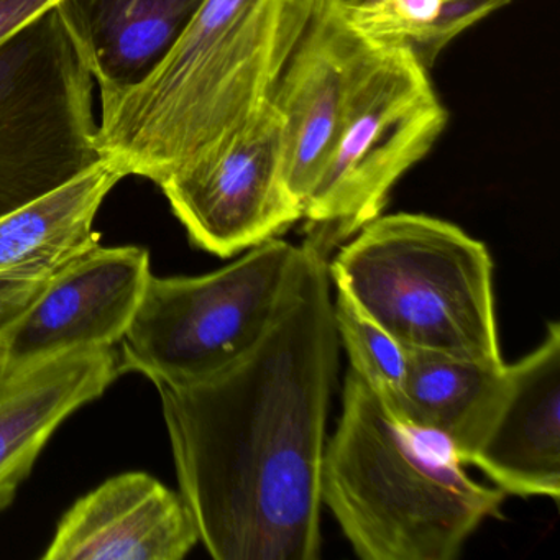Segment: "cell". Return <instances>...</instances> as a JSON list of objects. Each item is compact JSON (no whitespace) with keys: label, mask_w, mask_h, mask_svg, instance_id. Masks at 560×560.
<instances>
[{"label":"cell","mask_w":560,"mask_h":560,"mask_svg":"<svg viewBox=\"0 0 560 560\" xmlns=\"http://www.w3.org/2000/svg\"><path fill=\"white\" fill-rule=\"evenodd\" d=\"M506 363L490 365L429 350H408L405 383L392 409L402 421L438 432L467 460L503 388Z\"/></svg>","instance_id":"obj_16"},{"label":"cell","mask_w":560,"mask_h":560,"mask_svg":"<svg viewBox=\"0 0 560 560\" xmlns=\"http://www.w3.org/2000/svg\"><path fill=\"white\" fill-rule=\"evenodd\" d=\"M511 0H442L434 21L408 45L418 60L431 70L441 51L462 32L500 11Z\"/></svg>","instance_id":"obj_19"},{"label":"cell","mask_w":560,"mask_h":560,"mask_svg":"<svg viewBox=\"0 0 560 560\" xmlns=\"http://www.w3.org/2000/svg\"><path fill=\"white\" fill-rule=\"evenodd\" d=\"M206 0H57L61 21L86 61L100 96L145 80Z\"/></svg>","instance_id":"obj_14"},{"label":"cell","mask_w":560,"mask_h":560,"mask_svg":"<svg viewBox=\"0 0 560 560\" xmlns=\"http://www.w3.org/2000/svg\"><path fill=\"white\" fill-rule=\"evenodd\" d=\"M316 5L206 0L145 80L100 96L104 159L160 185L214 150L270 100Z\"/></svg>","instance_id":"obj_2"},{"label":"cell","mask_w":560,"mask_h":560,"mask_svg":"<svg viewBox=\"0 0 560 560\" xmlns=\"http://www.w3.org/2000/svg\"><path fill=\"white\" fill-rule=\"evenodd\" d=\"M4 365H2V359H0V383L4 382Z\"/></svg>","instance_id":"obj_23"},{"label":"cell","mask_w":560,"mask_h":560,"mask_svg":"<svg viewBox=\"0 0 560 560\" xmlns=\"http://www.w3.org/2000/svg\"><path fill=\"white\" fill-rule=\"evenodd\" d=\"M447 110L402 44L366 38L332 153L304 201L303 245L329 258L383 214L396 183L431 152Z\"/></svg>","instance_id":"obj_5"},{"label":"cell","mask_w":560,"mask_h":560,"mask_svg":"<svg viewBox=\"0 0 560 560\" xmlns=\"http://www.w3.org/2000/svg\"><path fill=\"white\" fill-rule=\"evenodd\" d=\"M198 542L182 493L145 471H127L65 513L44 559L182 560Z\"/></svg>","instance_id":"obj_12"},{"label":"cell","mask_w":560,"mask_h":560,"mask_svg":"<svg viewBox=\"0 0 560 560\" xmlns=\"http://www.w3.org/2000/svg\"><path fill=\"white\" fill-rule=\"evenodd\" d=\"M140 247H96L48 278L27 310L0 336L4 375L74 350L119 343L149 284Z\"/></svg>","instance_id":"obj_9"},{"label":"cell","mask_w":560,"mask_h":560,"mask_svg":"<svg viewBox=\"0 0 560 560\" xmlns=\"http://www.w3.org/2000/svg\"><path fill=\"white\" fill-rule=\"evenodd\" d=\"M337 337L357 373L386 405L395 409L408 366V349L363 314L346 294L334 301Z\"/></svg>","instance_id":"obj_17"},{"label":"cell","mask_w":560,"mask_h":560,"mask_svg":"<svg viewBox=\"0 0 560 560\" xmlns=\"http://www.w3.org/2000/svg\"><path fill=\"white\" fill-rule=\"evenodd\" d=\"M342 2L346 8L355 9L375 4V2H378V0H342Z\"/></svg>","instance_id":"obj_22"},{"label":"cell","mask_w":560,"mask_h":560,"mask_svg":"<svg viewBox=\"0 0 560 560\" xmlns=\"http://www.w3.org/2000/svg\"><path fill=\"white\" fill-rule=\"evenodd\" d=\"M159 186L191 244L221 258L303 221V205L284 178L283 120L270 100L214 150Z\"/></svg>","instance_id":"obj_8"},{"label":"cell","mask_w":560,"mask_h":560,"mask_svg":"<svg viewBox=\"0 0 560 560\" xmlns=\"http://www.w3.org/2000/svg\"><path fill=\"white\" fill-rule=\"evenodd\" d=\"M365 44L342 0H317L271 90L270 103L283 120L284 178L303 208L336 145Z\"/></svg>","instance_id":"obj_10"},{"label":"cell","mask_w":560,"mask_h":560,"mask_svg":"<svg viewBox=\"0 0 560 560\" xmlns=\"http://www.w3.org/2000/svg\"><path fill=\"white\" fill-rule=\"evenodd\" d=\"M127 178L110 162L97 165L54 191L0 218V280L44 283L100 247L97 212Z\"/></svg>","instance_id":"obj_15"},{"label":"cell","mask_w":560,"mask_h":560,"mask_svg":"<svg viewBox=\"0 0 560 560\" xmlns=\"http://www.w3.org/2000/svg\"><path fill=\"white\" fill-rule=\"evenodd\" d=\"M442 0H378L365 8L350 9L343 5L347 19L353 27L370 40L378 44L409 45L422 28L428 27Z\"/></svg>","instance_id":"obj_18"},{"label":"cell","mask_w":560,"mask_h":560,"mask_svg":"<svg viewBox=\"0 0 560 560\" xmlns=\"http://www.w3.org/2000/svg\"><path fill=\"white\" fill-rule=\"evenodd\" d=\"M94 84L57 5L0 42V218L104 160Z\"/></svg>","instance_id":"obj_7"},{"label":"cell","mask_w":560,"mask_h":560,"mask_svg":"<svg viewBox=\"0 0 560 560\" xmlns=\"http://www.w3.org/2000/svg\"><path fill=\"white\" fill-rule=\"evenodd\" d=\"M330 283L408 350L501 365L493 261L444 219L378 215L327 261Z\"/></svg>","instance_id":"obj_4"},{"label":"cell","mask_w":560,"mask_h":560,"mask_svg":"<svg viewBox=\"0 0 560 560\" xmlns=\"http://www.w3.org/2000/svg\"><path fill=\"white\" fill-rule=\"evenodd\" d=\"M465 464L481 468L514 497L560 501V324L506 365L503 388L485 418Z\"/></svg>","instance_id":"obj_11"},{"label":"cell","mask_w":560,"mask_h":560,"mask_svg":"<svg viewBox=\"0 0 560 560\" xmlns=\"http://www.w3.org/2000/svg\"><path fill=\"white\" fill-rule=\"evenodd\" d=\"M306 248L293 294L244 357L209 378L156 386L179 493L215 560L320 557L340 342L327 260Z\"/></svg>","instance_id":"obj_1"},{"label":"cell","mask_w":560,"mask_h":560,"mask_svg":"<svg viewBox=\"0 0 560 560\" xmlns=\"http://www.w3.org/2000/svg\"><path fill=\"white\" fill-rule=\"evenodd\" d=\"M504 497L468 477L447 438L402 421L349 369L320 498L360 559H457Z\"/></svg>","instance_id":"obj_3"},{"label":"cell","mask_w":560,"mask_h":560,"mask_svg":"<svg viewBox=\"0 0 560 560\" xmlns=\"http://www.w3.org/2000/svg\"><path fill=\"white\" fill-rule=\"evenodd\" d=\"M119 376L113 347L74 350L0 383V511L14 503L61 422L104 395Z\"/></svg>","instance_id":"obj_13"},{"label":"cell","mask_w":560,"mask_h":560,"mask_svg":"<svg viewBox=\"0 0 560 560\" xmlns=\"http://www.w3.org/2000/svg\"><path fill=\"white\" fill-rule=\"evenodd\" d=\"M55 4L57 0H0V42Z\"/></svg>","instance_id":"obj_21"},{"label":"cell","mask_w":560,"mask_h":560,"mask_svg":"<svg viewBox=\"0 0 560 560\" xmlns=\"http://www.w3.org/2000/svg\"><path fill=\"white\" fill-rule=\"evenodd\" d=\"M307 248L271 238L199 277H150L127 330L119 375L153 385H188L244 357L290 300Z\"/></svg>","instance_id":"obj_6"},{"label":"cell","mask_w":560,"mask_h":560,"mask_svg":"<svg viewBox=\"0 0 560 560\" xmlns=\"http://www.w3.org/2000/svg\"><path fill=\"white\" fill-rule=\"evenodd\" d=\"M44 283L0 280V336L27 310Z\"/></svg>","instance_id":"obj_20"}]
</instances>
